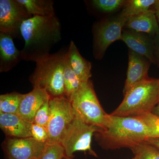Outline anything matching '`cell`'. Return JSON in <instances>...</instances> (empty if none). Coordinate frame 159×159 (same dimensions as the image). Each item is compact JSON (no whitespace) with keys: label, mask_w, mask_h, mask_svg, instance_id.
<instances>
[{"label":"cell","mask_w":159,"mask_h":159,"mask_svg":"<svg viewBox=\"0 0 159 159\" xmlns=\"http://www.w3.org/2000/svg\"><path fill=\"white\" fill-rule=\"evenodd\" d=\"M31 136L40 143H48V134L47 128L44 126L32 123L31 127Z\"/></svg>","instance_id":"27"},{"label":"cell","mask_w":159,"mask_h":159,"mask_svg":"<svg viewBox=\"0 0 159 159\" xmlns=\"http://www.w3.org/2000/svg\"><path fill=\"white\" fill-rule=\"evenodd\" d=\"M70 102L75 117L101 129L105 128L109 115L100 105L90 80L82 83Z\"/></svg>","instance_id":"5"},{"label":"cell","mask_w":159,"mask_h":159,"mask_svg":"<svg viewBox=\"0 0 159 159\" xmlns=\"http://www.w3.org/2000/svg\"><path fill=\"white\" fill-rule=\"evenodd\" d=\"M66 57L71 68L82 83L87 82L92 77L91 63L81 56L73 41L70 44Z\"/></svg>","instance_id":"17"},{"label":"cell","mask_w":159,"mask_h":159,"mask_svg":"<svg viewBox=\"0 0 159 159\" xmlns=\"http://www.w3.org/2000/svg\"><path fill=\"white\" fill-rule=\"evenodd\" d=\"M128 70L126 74L123 94L131 89L149 79L148 72L151 63L147 58L129 50Z\"/></svg>","instance_id":"12"},{"label":"cell","mask_w":159,"mask_h":159,"mask_svg":"<svg viewBox=\"0 0 159 159\" xmlns=\"http://www.w3.org/2000/svg\"><path fill=\"white\" fill-rule=\"evenodd\" d=\"M82 84L80 80L71 68L66 53L64 73V97L70 101L75 94L79 90Z\"/></svg>","instance_id":"19"},{"label":"cell","mask_w":159,"mask_h":159,"mask_svg":"<svg viewBox=\"0 0 159 159\" xmlns=\"http://www.w3.org/2000/svg\"><path fill=\"white\" fill-rule=\"evenodd\" d=\"M50 99L47 100L39 109L34 116L33 123L42 125L47 128L50 117Z\"/></svg>","instance_id":"26"},{"label":"cell","mask_w":159,"mask_h":159,"mask_svg":"<svg viewBox=\"0 0 159 159\" xmlns=\"http://www.w3.org/2000/svg\"><path fill=\"white\" fill-rule=\"evenodd\" d=\"M125 27L129 30L154 37L159 32V25L154 10L150 9L129 18Z\"/></svg>","instance_id":"16"},{"label":"cell","mask_w":159,"mask_h":159,"mask_svg":"<svg viewBox=\"0 0 159 159\" xmlns=\"http://www.w3.org/2000/svg\"><path fill=\"white\" fill-rule=\"evenodd\" d=\"M126 1L124 0H93V6L99 11L110 12L116 11L124 6Z\"/></svg>","instance_id":"23"},{"label":"cell","mask_w":159,"mask_h":159,"mask_svg":"<svg viewBox=\"0 0 159 159\" xmlns=\"http://www.w3.org/2000/svg\"><path fill=\"white\" fill-rule=\"evenodd\" d=\"M17 0L0 1V31L13 38L21 37L23 23L32 17Z\"/></svg>","instance_id":"9"},{"label":"cell","mask_w":159,"mask_h":159,"mask_svg":"<svg viewBox=\"0 0 159 159\" xmlns=\"http://www.w3.org/2000/svg\"><path fill=\"white\" fill-rule=\"evenodd\" d=\"M121 40L125 43L129 50L145 57L151 63L157 65L153 37L142 32L124 30Z\"/></svg>","instance_id":"11"},{"label":"cell","mask_w":159,"mask_h":159,"mask_svg":"<svg viewBox=\"0 0 159 159\" xmlns=\"http://www.w3.org/2000/svg\"><path fill=\"white\" fill-rule=\"evenodd\" d=\"M159 93V79L150 78L124 95L122 102L111 115L137 117L152 112L158 101Z\"/></svg>","instance_id":"4"},{"label":"cell","mask_w":159,"mask_h":159,"mask_svg":"<svg viewBox=\"0 0 159 159\" xmlns=\"http://www.w3.org/2000/svg\"><path fill=\"white\" fill-rule=\"evenodd\" d=\"M154 53L157 60V66L159 68V32L154 37Z\"/></svg>","instance_id":"28"},{"label":"cell","mask_w":159,"mask_h":159,"mask_svg":"<svg viewBox=\"0 0 159 159\" xmlns=\"http://www.w3.org/2000/svg\"><path fill=\"white\" fill-rule=\"evenodd\" d=\"M153 8H154L153 10L155 12L157 20L159 25V0H157L156 3L155 4Z\"/></svg>","instance_id":"30"},{"label":"cell","mask_w":159,"mask_h":159,"mask_svg":"<svg viewBox=\"0 0 159 159\" xmlns=\"http://www.w3.org/2000/svg\"><path fill=\"white\" fill-rule=\"evenodd\" d=\"M127 20L120 14L95 27L93 49L96 59H101L110 45L116 41L121 40L122 29Z\"/></svg>","instance_id":"8"},{"label":"cell","mask_w":159,"mask_h":159,"mask_svg":"<svg viewBox=\"0 0 159 159\" xmlns=\"http://www.w3.org/2000/svg\"><path fill=\"white\" fill-rule=\"evenodd\" d=\"M66 52L50 54L38 60L29 80L33 88L45 90L51 98L64 97V73Z\"/></svg>","instance_id":"3"},{"label":"cell","mask_w":159,"mask_h":159,"mask_svg":"<svg viewBox=\"0 0 159 159\" xmlns=\"http://www.w3.org/2000/svg\"><path fill=\"white\" fill-rule=\"evenodd\" d=\"M64 159H73V158H71L67 157H65Z\"/></svg>","instance_id":"33"},{"label":"cell","mask_w":159,"mask_h":159,"mask_svg":"<svg viewBox=\"0 0 159 159\" xmlns=\"http://www.w3.org/2000/svg\"><path fill=\"white\" fill-rule=\"evenodd\" d=\"M140 159H159V149L145 142L131 149Z\"/></svg>","instance_id":"22"},{"label":"cell","mask_w":159,"mask_h":159,"mask_svg":"<svg viewBox=\"0 0 159 159\" xmlns=\"http://www.w3.org/2000/svg\"><path fill=\"white\" fill-rule=\"evenodd\" d=\"M103 149H130L150 138L148 126L138 117H121L109 115L105 128L94 134Z\"/></svg>","instance_id":"2"},{"label":"cell","mask_w":159,"mask_h":159,"mask_svg":"<svg viewBox=\"0 0 159 159\" xmlns=\"http://www.w3.org/2000/svg\"><path fill=\"white\" fill-rule=\"evenodd\" d=\"M50 99L51 97L45 90L33 88L30 93L23 95L17 115L27 122L33 123L36 112Z\"/></svg>","instance_id":"13"},{"label":"cell","mask_w":159,"mask_h":159,"mask_svg":"<svg viewBox=\"0 0 159 159\" xmlns=\"http://www.w3.org/2000/svg\"><path fill=\"white\" fill-rule=\"evenodd\" d=\"M24 94L13 93L0 96V114H16Z\"/></svg>","instance_id":"21"},{"label":"cell","mask_w":159,"mask_h":159,"mask_svg":"<svg viewBox=\"0 0 159 159\" xmlns=\"http://www.w3.org/2000/svg\"><path fill=\"white\" fill-rule=\"evenodd\" d=\"M137 117L142 119L148 126L151 137H159V116L151 112Z\"/></svg>","instance_id":"24"},{"label":"cell","mask_w":159,"mask_h":159,"mask_svg":"<svg viewBox=\"0 0 159 159\" xmlns=\"http://www.w3.org/2000/svg\"><path fill=\"white\" fill-rule=\"evenodd\" d=\"M157 0H129L126 1L124 9L120 14L126 18L138 15L150 10Z\"/></svg>","instance_id":"20"},{"label":"cell","mask_w":159,"mask_h":159,"mask_svg":"<svg viewBox=\"0 0 159 159\" xmlns=\"http://www.w3.org/2000/svg\"><path fill=\"white\" fill-rule=\"evenodd\" d=\"M132 159H140L139 157L137 155H135L134 157Z\"/></svg>","instance_id":"32"},{"label":"cell","mask_w":159,"mask_h":159,"mask_svg":"<svg viewBox=\"0 0 159 159\" xmlns=\"http://www.w3.org/2000/svg\"><path fill=\"white\" fill-rule=\"evenodd\" d=\"M47 145L32 137H6L2 147L6 159H39Z\"/></svg>","instance_id":"10"},{"label":"cell","mask_w":159,"mask_h":159,"mask_svg":"<svg viewBox=\"0 0 159 159\" xmlns=\"http://www.w3.org/2000/svg\"><path fill=\"white\" fill-rule=\"evenodd\" d=\"M50 119L47 127L48 134L47 145L60 144L67 129L75 118L71 102L65 97L51 98Z\"/></svg>","instance_id":"7"},{"label":"cell","mask_w":159,"mask_h":159,"mask_svg":"<svg viewBox=\"0 0 159 159\" xmlns=\"http://www.w3.org/2000/svg\"><path fill=\"white\" fill-rule=\"evenodd\" d=\"M32 16L55 15L54 1L51 0H17Z\"/></svg>","instance_id":"18"},{"label":"cell","mask_w":159,"mask_h":159,"mask_svg":"<svg viewBox=\"0 0 159 159\" xmlns=\"http://www.w3.org/2000/svg\"><path fill=\"white\" fill-rule=\"evenodd\" d=\"M145 142L159 149V137L148 138Z\"/></svg>","instance_id":"29"},{"label":"cell","mask_w":159,"mask_h":159,"mask_svg":"<svg viewBox=\"0 0 159 159\" xmlns=\"http://www.w3.org/2000/svg\"><path fill=\"white\" fill-rule=\"evenodd\" d=\"M23 60L21 51L15 46L13 38L6 33H0V72L11 70Z\"/></svg>","instance_id":"14"},{"label":"cell","mask_w":159,"mask_h":159,"mask_svg":"<svg viewBox=\"0 0 159 159\" xmlns=\"http://www.w3.org/2000/svg\"><path fill=\"white\" fill-rule=\"evenodd\" d=\"M101 129L85 123L75 117L67 129L61 141L66 157L73 158L74 152H88L91 155L97 157L91 146L92 138Z\"/></svg>","instance_id":"6"},{"label":"cell","mask_w":159,"mask_h":159,"mask_svg":"<svg viewBox=\"0 0 159 159\" xmlns=\"http://www.w3.org/2000/svg\"><path fill=\"white\" fill-rule=\"evenodd\" d=\"M20 34L25 41L23 60L36 62L50 54L53 46L61 39V25L56 15L33 16L23 23Z\"/></svg>","instance_id":"1"},{"label":"cell","mask_w":159,"mask_h":159,"mask_svg":"<svg viewBox=\"0 0 159 159\" xmlns=\"http://www.w3.org/2000/svg\"><path fill=\"white\" fill-rule=\"evenodd\" d=\"M152 113L157 115V116H159V98L158 101L157 103L156 106L154 108L153 111L152 112Z\"/></svg>","instance_id":"31"},{"label":"cell","mask_w":159,"mask_h":159,"mask_svg":"<svg viewBox=\"0 0 159 159\" xmlns=\"http://www.w3.org/2000/svg\"><path fill=\"white\" fill-rule=\"evenodd\" d=\"M66 157L64 149L60 144L47 145L39 159H64Z\"/></svg>","instance_id":"25"},{"label":"cell","mask_w":159,"mask_h":159,"mask_svg":"<svg viewBox=\"0 0 159 159\" xmlns=\"http://www.w3.org/2000/svg\"><path fill=\"white\" fill-rule=\"evenodd\" d=\"M31 124L16 114H0V127L7 137H31Z\"/></svg>","instance_id":"15"}]
</instances>
